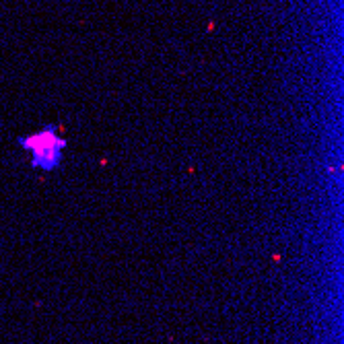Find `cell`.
I'll use <instances>...</instances> for the list:
<instances>
[{
  "label": "cell",
  "mask_w": 344,
  "mask_h": 344,
  "mask_svg": "<svg viewBox=\"0 0 344 344\" xmlns=\"http://www.w3.org/2000/svg\"><path fill=\"white\" fill-rule=\"evenodd\" d=\"M17 144L27 155L33 171H39V174H54L62 165L64 150L68 146V140L58 132L56 126H44L37 132L19 136Z\"/></svg>",
  "instance_id": "6da1fadb"
}]
</instances>
